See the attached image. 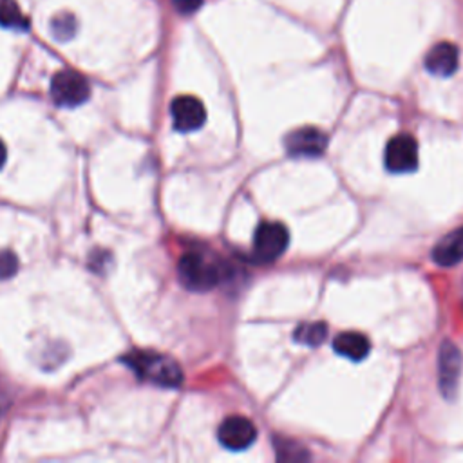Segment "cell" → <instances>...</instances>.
Returning <instances> with one entry per match:
<instances>
[{"mask_svg": "<svg viewBox=\"0 0 463 463\" xmlns=\"http://www.w3.org/2000/svg\"><path fill=\"white\" fill-rule=\"evenodd\" d=\"M458 63H459L458 47L449 42H442L434 45L426 56V70L434 77H451L458 70Z\"/></svg>", "mask_w": 463, "mask_h": 463, "instance_id": "obj_10", "label": "cell"}, {"mask_svg": "<svg viewBox=\"0 0 463 463\" xmlns=\"http://www.w3.org/2000/svg\"><path fill=\"white\" fill-rule=\"evenodd\" d=\"M433 259L440 267H454V264L463 260V227L449 232L445 237H442L434 250Z\"/></svg>", "mask_w": 463, "mask_h": 463, "instance_id": "obj_11", "label": "cell"}, {"mask_svg": "<svg viewBox=\"0 0 463 463\" xmlns=\"http://www.w3.org/2000/svg\"><path fill=\"white\" fill-rule=\"evenodd\" d=\"M290 244V232L279 221H264L253 234V257L259 262L277 260Z\"/></svg>", "mask_w": 463, "mask_h": 463, "instance_id": "obj_4", "label": "cell"}, {"mask_svg": "<svg viewBox=\"0 0 463 463\" xmlns=\"http://www.w3.org/2000/svg\"><path fill=\"white\" fill-rule=\"evenodd\" d=\"M51 29H53V37L56 40H70L77 31L75 17H71L68 13L54 17L53 22H51Z\"/></svg>", "mask_w": 463, "mask_h": 463, "instance_id": "obj_15", "label": "cell"}, {"mask_svg": "<svg viewBox=\"0 0 463 463\" xmlns=\"http://www.w3.org/2000/svg\"><path fill=\"white\" fill-rule=\"evenodd\" d=\"M218 438L221 445L230 451H244L255 442L257 429L244 417H228L219 426Z\"/></svg>", "mask_w": 463, "mask_h": 463, "instance_id": "obj_9", "label": "cell"}, {"mask_svg": "<svg viewBox=\"0 0 463 463\" xmlns=\"http://www.w3.org/2000/svg\"><path fill=\"white\" fill-rule=\"evenodd\" d=\"M463 368V355L456 344L445 341L438 351V384L445 399H454L459 375Z\"/></svg>", "mask_w": 463, "mask_h": 463, "instance_id": "obj_6", "label": "cell"}, {"mask_svg": "<svg viewBox=\"0 0 463 463\" xmlns=\"http://www.w3.org/2000/svg\"><path fill=\"white\" fill-rule=\"evenodd\" d=\"M326 337H327V326L324 322H304L294 332V339L299 344L310 348L320 346Z\"/></svg>", "mask_w": 463, "mask_h": 463, "instance_id": "obj_14", "label": "cell"}, {"mask_svg": "<svg viewBox=\"0 0 463 463\" xmlns=\"http://www.w3.org/2000/svg\"><path fill=\"white\" fill-rule=\"evenodd\" d=\"M178 276L186 290L205 294L223 281L225 270L219 262L202 252H186L178 262Z\"/></svg>", "mask_w": 463, "mask_h": 463, "instance_id": "obj_2", "label": "cell"}, {"mask_svg": "<svg viewBox=\"0 0 463 463\" xmlns=\"http://www.w3.org/2000/svg\"><path fill=\"white\" fill-rule=\"evenodd\" d=\"M0 26L13 31L29 29V19L22 13L17 0H0Z\"/></svg>", "mask_w": 463, "mask_h": 463, "instance_id": "obj_13", "label": "cell"}, {"mask_svg": "<svg viewBox=\"0 0 463 463\" xmlns=\"http://www.w3.org/2000/svg\"><path fill=\"white\" fill-rule=\"evenodd\" d=\"M51 98L58 107L75 109L91 98V86L84 75L65 70L53 77Z\"/></svg>", "mask_w": 463, "mask_h": 463, "instance_id": "obj_3", "label": "cell"}, {"mask_svg": "<svg viewBox=\"0 0 463 463\" xmlns=\"http://www.w3.org/2000/svg\"><path fill=\"white\" fill-rule=\"evenodd\" d=\"M334 350L353 362H360L369 355L371 344L366 335L357 332H346L334 341Z\"/></svg>", "mask_w": 463, "mask_h": 463, "instance_id": "obj_12", "label": "cell"}, {"mask_svg": "<svg viewBox=\"0 0 463 463\" xmlns=\"http://www.w3.org/2000/svg\"><path fill=\"white\" fill-rule=\"evenodd\" d=\"M170 114L174 128L179 132H194L202 128L207 121V109L203 102L190 95L174 98L170 105Z\"/></svg>", "mask_w": 463, "mask_h": 463, "instance_id": "obj_7", "label": "cell"}, {"mask_svg": "<svg viewBox=\"0 0 463 463\" xmlns=\"http://www.w3.org/2000/svg\"><path fill=\"white\" fill-rule=\"evenodd\" d=\"M19 270V259L12 250H0V279H10Z\"/></svg>", "mask_w": 463, "mask_h": 463, "instance_id": "obj_16", "label": "cell"}, {"mask_svg": "<svg viewBox=\"0 0 463 463\" xmlns=\"http://www.w3.org/2000/svg\"><path fill=\"white\" fill-rule=\"evenodd\" d=\"M6 160H8V149H6L4 142L0 140V170L4 169V165H6Z\"/></svg>", "mask_w": 463, "mask_h": 463, "instance_id": "obj_18", "label": "cell"}, {"mask_svg": "<svg viewBox=\"0 0 463 463\" xmlns=\"http://www.w3.org/2000/svg\"><path fill=\"white\" fill-rule=\"evenodd\" d=\"M385 169L393 174H409L418 167V144L409 135H396L387 142Z\"/></svg>", "mask_w": 463, "mask_h": 463, "instance_id": "obj_5", "label": "cell"}, {"mask_svg": "<svg viewBox=\"0 0 463 463\" xmlns=\"http://www.w3.org/2000/svg\"><path fill=\"white\" fill-rule=\"evenodd\" d=\"M123 364L135 371L140 380L160 387H178L183 382V371L179 364L161 353L132 351L123 357Z\"/></svg>", "mask_w": 463, "mask_h": 463, "instance_id": "obj_1", "label": "cell"}, {"mask_svg": "<svg viewBox=\"0 0 463 463\" xmlns=\"http://www.w3.org/2000/svg\"><path fill=\"white\" fill-rule=\"evenodd\" d=\"M172 6L183 13V15H190V13H195L197 10L202 8L203 0H170Z\"/></svg>", "mask_w": 463, "mask_h": 463, "instance_id": "obj_17", "label": "cell"}, {"mask_svg": "<svg viewBox=\"0 0 463 463\" xmlns=\"http://www.w3.org/2000/svg\"><path fill=\"white\" fill-rule=\"evenodd\" d=\"M288 154L295 158H317L327 147V136L317 127H302L292 130L285 138Z\"/></svg>", "mask_w": 463, "mask_h": 463, "instance_id": "obj_8", "label": "cell"}]
</instances>
